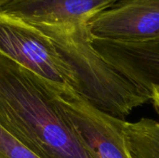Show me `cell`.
Segmentation results:
<instances>
[{"instance_id":"cell-4","label":"cell","mask_w":159,"mask_h":158,"mask_svg":"<svg viewBox=\"0 0 159 158\" xmlns=\"http://www.w3.org/2000/svg\"><path fill=\"white\" fill-rule=\"evenodd\" d=\"M75 129L98 158H133L122 129L124 119L108 115L80 95L55 94Z\"/></svg>"},{"instance_id":"cell-11","label":"cell","mask_w":159,"mask_h":158,"mask_svg":"<svg viewBox=\"0 0 159 158\" xmlns=\"http://www.w3.org/2000/svg\"><path fill=\"white\" fill-rule=\"evenodd\" d=\"M11 0H0V8L3 7L4 6H6L7 3H9Z\"/></svg>"},{"instance_id":"cell-1","label":"cell","mask_w":159,"mask_h":158,"mask_svg":"<svg viewBox=\"0 0 159 158\" xmlns=\"http://www.w3.org/2000/svg\"><path fill=\"white\" fill-rule=\"evenodd\" d=\"M55 94L36 75L0 54V125L40 158H98Z\"/></svg>"},{"instance_id":"cell-10","label":"cell","mask_w":159,"mask_h":158,"mask_svg":"<svg viewBox=\"0 0 159 158\" xmlns=\"http://www.w3.org/2000/svg\"><path fill=\"white\" fill-rule=\"evenodd\" d=\"M151 102L159 115V86H154L151 88Z\"/></svg>"},{"instance_id":"cell-9","label":"cell","mask_w":159,"mask_h":158,"mask_svg":"<svg viewBox=\"0 0 159 158\" xmlns=\"http://www.w3.org/2000/svg\"><path fill=\"white\" fill-rule=\"evenodd\" d=\"M0 158H40L0 125Z\"/></svg>"},{"instance_id":"cell-2","label":"cell","mask_w":159,"mask_h":158,"mask_svg":"<svg viewBox=\"0 0 159 158\" xmlns=\"http://www.w3.org/2000/svg\"><path fill=\"white\" fill-rule=\"evenodd\" d=\"M37 28L52 38L78 80L79 95L96 108L125 120L151 102L149 90L127 77L94 48L88 25Z\"/></svg>"},{"instance_id":"cell-7","label":"cell","mask_w":159,"mask_h":158,"mask_svg":"<svg viewBox=\"0 0 159 158\" xmlns=\"http://www.w3.org/2000/svg\"><path fill=\"white\" fill-rule=\"evenodd\" d=\"M94 48L130 80L151 92L159 86V38L115 41L90 36Z\"/></svg>"},{"instance_id":"cell-5","label":"cell","mask_w":159,"mask_h":158,"mask_svg":"<svg viewBox=\"0 0 159 158\" xmlns=\"http://www.w3.org/2000/svg\"><path fill=\"white\" fill-rule=\"evenodd\" d=\"M90 36L115 41L159 38V0H118L89 23Z\"/></svg>"},{"instance_id":"cell-3","label":"cell","mask_w":159,"mask_h":158,"mask_svg":"<svg viewBox=\"0 0 159 158\" xmlns=\"http://www.w3.org/2000/svg\"><path fill=\"white\" fill-rule=\"evenodd\" d=\"M0 54L36 75L57 95H79L73 69L52 38L41 29L0 15Z\"/></svg>"},{"instance_id":"cell-6","label":"cell","mask_w":159,"mask_h":158,"mask_svg":"<svg viewBox=\"0 0 159 158\" xmlns=\"http://www.w3.org/2000/svg\"><path fill=\"white\" fill-rule=\"evenodd\" d=\"M118 0H11L0 15L36 27L79 26Z\"/></svg>"},{"instance_id":"cell-8","label":"cell","mask_w":159,"mask_h":158,"mask_svg":"<svg viewBox=\"0 0 159 158\" xmlns=\"http://www.w3.org/2000/svg\"><path fill=\"white\" fill-rule=\"evenodd\" d=\"M122 129L133 158H159V120L142 117L123 120Z\"/></svg>"}]
</instances>
